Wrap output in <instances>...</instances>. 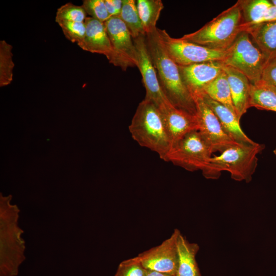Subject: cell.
I'll use <instances>...</instances> for the list:
<instances>
[{"instance_id":"16","label":"cell","mask_w":276,"mask_h":276,"mask_svg":"<svg viewBox=\"0 0 276 276\" xmlns=\"http://www.w3.org/2000/svg\"><path fill=\"white\" fill-rule=\"evenodd\" d=\"M223 70L226 74L236 114L240 121L250 108V82L245 75L232 67L224 65Z\"/></svg>"},{"instance_id":"20","label":"cell","mask_w":276,"mask_h":276,"mask_svg":"<svg viewBox=\"0 0 276 276\" xmlns=\"http://www.w3.org/2000/svg\"><path fill=\"white\" fill-rule=\"evenodd\" d=\"M249 106L276 112V88L262 79L250 83Z\"/></svg>"},{"instance_id":"6","label":"cell","mask_w":276,"mask_h":276,"mask_svg":"<svg viewBox=\"0 0 276 276\" xmlns=\"http://www.w3.org/2000/svg\"><path fill=\"white\" fill-rule=\"evenodd\" d=\"M269 59L252 41L249 34L243 31L232 44L225 50L221 61L245 75L250 83L262 79L265 66Z\"/></svg>"},{"instance_id":"21","label":"cell","mask_w":276,"mask_h":276,"mask_svg":"<svg viewBox=\"0 0 276 276\" xmlns=\"http://www.w3.org/2000/svg\"><path fill=\"white\" fill-rule=\"evenodd\" d=\"M239 4L242 18V30L249 26L262 22L263 18L272 5L267 0H240Z\"/></svg>"},{"instance_id":"22","label":"cell","mask_w":276,"mask_h":276,"mask_svg":"<svg viewBox=\"0 0 276 276\" xmlns=\"http://www.w3.org/2000/svg\"><path fill=\"white\" fill-rule=\"evenodd\" d=\"M202 94L223 105L236 115L226 74L224 70L204 88Z\"/></svg>"},{"instance_id":"15","label":"cell","mask_w":276,"mask_h":276,"mask_svg":"<svg viewBox=\"0 0 276 276\" xmlns=\"http://www.w3.org/2000/svg\"><path fill=\"white\" fill-rule=\"evenodd\" d=\"M84 23L86 27L85 37L78 46L84 51L103 54L109 61L113 50L104 22L88 17L86 18Z\"/></svg>"},{"instance_id":"28","label":"cell","mask_w":276,"mask_h":276,"mask_svg":"<svg viewBox=\"0 0 276 276\" xmlns=\"http://www.w3.org/2000/svg\"><path fill=\"white\" fill-rule=\"evenodd\" d=\"M147 269L136 257L121 262L114 276H146Z\"/></svg>"},{"instance_id":"27","label":"cell","mask_w":276,"mask_h":276,"mask_svg":"<svg viewBox=\"0 0 276 276\" xmlns=\"http://www.w3.org/2000/svg\"><path fill=\"white\" fill-rule=\"evenodd\" d=\"M58 24L68 40L78 45L83 42L86 32L84 22L63 21Z\"/></svg>"},{"instance_id":"29","label":"cell","mask_w":276,"mask_h":276,"mask_svg":"<svg viewBox=\"0 0 276 276\" xmlns=\"http://www.w3.org/2000/svg\"><path fill=\"white\" fill-rule=\"evenodd\" d=\"M82 7L86 14L101 22H105L110 17L107 11L104 0H84Z\"/></svg>"},{"instance_id":"11","label":"cell","mask_w":276,"mask_h":276,"mask_svg":"<svg viewBox=\"0 0 276 276\" xmlns=\"http://www.w3.org/2000/svg\"><path fill=\"white\" fill-rule=\"evenodd\" d=\"M146 35L133 39L136 50L137 65L146 90L145 99L154 103L159 109L171 104L160 87L157 73L150 56Z\"/></svg>"},{"instance_id":"10","label":"cell","mask_w":276,"mask_h":276,"mask_svg":"<svg viewBox=\"0 0 276 276\" xmlns=\"http://www.w3.org/2000/svg\"><path fill=\"white\" fill-rule=\"evenodd\" d=\"M198 129L202 137L212 148L213 152H222L238 143L224 131L214 112L200 96L194 97Z\"/></svg>"},{"instance_id":"4","label":"cell","mask_w":276,"mask_h":276,"mask_svg":"<svg viewBox=\"0 0 276 276\" xmlns=\"http://www.w3.org/2000/svg\"><path fill=\"white\" fill-rule=\"evenodd\" d=\"M128 129L140 146L155 152L166 161L171 144L161 111L154 103L145 99L141 101Z\"/></svg>"},{"instance_id":"8","label":"cell","mask_w":276,"mask_h":276,"mask_svg":"<svg viewBox=\"0 0 276 276\" xmlns=\"http://www.w3.org/2000/svg\"><path fill=\"white\" fill-rule=\"evenodd\" d=\"M158 38L171 58L178 66L211 61H222L225 50L211 49L170 36L165 30L157 28Z\"/></svg>"},{"instance_id":"14","label":"cell","mask_w":276,"mask_h":276,"mask_svg":"<svg viewBox=\"0 0 276 276\" xmlns=\"http://www.w3.org/2000/svg\"><path fill=\"white\" fill-rule=\"evenodd\" d=\"M159 109L163 117L171 147L187 133L193 130H198V122L196 115L177 108L171 104Z\"/></svg>"},{"instance_id":"32","label":"cell","mask_w":276,"mask_h":276,"mask_svg":"<svg viewBox=\"0 0 276 276\" xmlns=\"http://www.w3.org/2000/svg\"><path fill=\"white\" fill-rule=\"evenodd\" d=\"M104 2L107 11L110 17L119 16V14L117 12V10L112 4L111 0H104Z\"/></svg>"},{"instance_id":"34","label":"cell","mask_w":276,"mask_h":276,"mask_svg":"<svg viewBox=\"0 0 276 276\" xmlns=\"http://www.w3.org/2000/svg\"><path fill=\"white\" fill-rule=\"evenodd\" d=\"M270 2L273 6H274L276 7V0H272V1H270Z\"/></svg>"},{"instance_id":"1","label":"cell","mask_w":276,"mask_h":276,"mask_svg":"<svg viewBox=\"0 0 276 276\" xmlns=\"http://www.w3.org/2000/svg\"><path fill=\"white\" fill-rule=\"evenodd\" d=\"M145 37L164 94L174 106L196 115L194 99L182 80L178 65L169 56L160 41L157 29L146 34Z\"/></svg>"},{"instance_id":"26","label":"cell","mask_w":276,"mask_h":276,"mask_svg":"<svg viewBox=\"0 0 276 276\" xmlns=\"http://www.w3.org/2000/svg\"><path fill=\"white\" fill-rule=\"evenodd\" d=\"M86 15V13L82 6L67 3L57 9L55 21L57 24L63 21L84 22Z\"/></svg>"},{"instance_id":"17","label":"cell","mask_w":276,"mask_h":276,"mask_svg":"<svg viewBox=\"0 0 276 276\" xmlns=\"http://www.w3.org/2000/svg\"><path fill=\"white\" fill-rule=\"evenodd\" d=\"M199 96L202 98L214 112L223 129L231 139L239 144H249L254 142L243 132L240 125V120L234 112L204 94Z\"/></svg>"},{"instance_id":"33","label":"cell","mask_w":276,"mask_h":276,"mask_svg":"<svg viewBox=\"0 0 276 276\" xmlns=\"http://www.w3.org/2000/svg\"><path fill=\"white\" fill-rule=\"evenodd\" d=\"M146 276H173L167 273L147 270Z\"/></svg>"},{"instance_id":"12","label":"cell","mask_w":276,"mask_h":276,"mask_svg":"<svg viewBox=\"0 0 276 276\" xmlns=\"http://www.w3.org/2000/svg\"><path fill=\"white\" fill-rule=\"evenodd\" d=\"M180 233L175 229L171 236L160 244L139 254L137 257L144 267L175 276L177 262V238Z\"/></svg>"},{"instance_id":"2","label":"cell","mask_w":276,"mask_h":276,"mask_svg":"<svg viewBox=\"0 0 276 276\" xmlns=\"http://www.w3.org/2000/svg\"><path fill=\"white\" fill-rule=\"evenodd\" d=\"M12 196L0 194V276H16L26 259L24 231L18 225L20 210Z\"/></svg>"},{"instance_id":"3","label":"cell","mask_w":276,"mask_h":276,"mask_svg":"<svg viewBox=\"0 0 276 276\" xmlns=\"http://www.w3.org/2000/svg\"><path fill=\"white\" fill-rule=\"evenodd\" d=\"M265 147L255 142L233 146L211 157L201 170L202 175L207 179H216L222 171H227L233 179L249 182L258 166L257 155Z\"/></svg>"},{"instance_id":"25","label":"cell","mask_w":276,"mask_h":276,"mask_svg":"<svg viewBox=\"0 0 276 276\" xmlns=\"http://www.w3.org/2000/svg\"><path fill=\"white\" fill-rule=\"evenodd\" d=\"M12 46L5 40L0 41V86L10 84L13 80L14 63L12 60Z\"/></svg>"},{"instance_id":"23","label":"cell","mask_w":276,"mask_h":276,"mask_svg":"<svg viewBox=\"0 0 276 276\" xmlns=\"http://www.w3.org/2000/svg\"><path fill=\"white\" fill-rule=\"evenodd\" d=\"M136 7L146 34L154 31L164 8L161 0H137Z\"/></svg>"},{"instance_id":"18","label":"cell","mask_w":276,"mask_h":276,"mask_svg":"<svg viewBox=\"0 0 276 276\" xmlns=\"http://www.w3.org/2000/svg\"><path fill=\"white\" fill-rule=\"evenodd\" d=\"M178 262L175 276H201L196 260L199 245L190 243L181 233L177 241Z\"/></svg>"},{"instance_id":"5","label":"cell","mask_w":276,"mask_h":276,"mask_svg":"<svg viewBox=\"0 0 276 276\" xmlns=\"http://www.w3.org/2000/svg\"><path fill=\"white\" fill-rule=\"evenodd\" d=\"M242 31V14L236 2L200 29L180 38L211 49L224 51Z\"/></svg>"},{"instance_id":"30","label":"cell","mask_w":276,"mask_h":276,"mask_svg":"<svg viewBox=\"0 0 276 276\" xmlns=\"http://www.w3.org/2000/svg\"><path fill=\"white\" fill-rule=\"evenodd\" d=\"M261 79L276 88V57L269 59L266 63Z\"/></svg>"},{"instance_id":"31","label":"cell","mask_w":276,"mask_h":276,"mask_svg":"<svg viewBox=\"0 0 276 276\" xmlns=\"http://www.w3.org/2000/svg\"><path fill=\"white\" fill-rule=\"evenodd\" d=\"M273 21H276V7L272 5L265 13L262 22Z\"/></svg>"},{"instance_id":"19","label":"cell","mask_w":276,"mask_h":276,"mask_svg":"<svg viewBox=\"0 0 276 276\" xmlns=\"http://www.w3.org/2000/svg\"><path fill=\"white\" fill-rule=\"evenodd\" d=\"M252 41L269 59L276 57V21H267L245 28Z\"/></svg>"},{"instance_id":"7","label":"cell","mask_w":276,"mask_h":276,"mask_svg":"<svg viewBox=\"0 0 276 276\" xmlns=\"http://www.w3.org/2000/svg\"><path fill=\"white\" fill-rule=\"evenodd\" d=\"M214 153L198 130L187 133L171 147L166 162L187 171L202 170Z\"/></svg>"},{"instance_id":"24","label":"cell","mask_w":276,"mask_h":276,"mask_svg":"<svg viewBox=\"0 0 276 276\" xmlns=\"http://www.w3.org/2000/svg\"><path fill=\"white\" fill-rule=\"evenodd\" d=\"M123 7L119 17L125 24L133 39L146 35L137 11L136 1L123 0Z\"/></svg>"},{"instance_id":"35","label":"cell","mask_w":276,"mask_h":276,"mask_svg":"<svg viewBox=\"0 0 276 276\" xmlns=\"http://www.w3.org/2000/svg\"><path fill=\"white\" fill-rule=\"evenodd\" d=\"M273 153L276 156V147L275 148V149L273 150Z\"/></svg>"},{"instance_id":"13","label":"cell","mask_w":276,"mask_h":276,"mask_svg":"<svg viewBox=\"0 0 276 276\" xmlns=\"http://www.w3.org/2000/svg\"><path fill=\"white\" fill-rule=\"evenodd\" d=\"M224 65L221 61H211L178 67L182 80L194 98L203 93L223 71Z\"/></svg>"},{"instance_id":"9","label":"cell","mask_w":276,"mask_h":276,"mask_svg":"<svg viewBox=\"0 0 276 276\" xmlns=\"http://www.w3.org/2000/svg\"><path fill=\"white\" fill-rule=\"evenodd\" d=\"M113 53L110 63L126 71L136 66L137 55L133 39L119 16L110 17L104 22Z\"/></svg>"}]
</instances>
